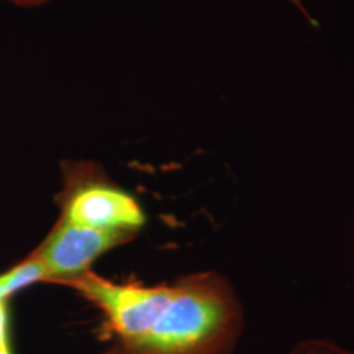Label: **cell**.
<instances>
[{
	"label": "cell",
	"instance_id": "obj_1",
	"mask_svg": "<svg viewBox=\"0 0 354 354\" xmlns=\"http://www.w3.org/2000/svg\"><path fill=\"white\" fill-rule=\"evenodd\" d=\"M63 286L100 310L102 354H234L245 328L240 295L216 271L143 286L91 269Z\"/></svg>",
	"mask_w": 354,
	"mask_h": 354
},
{
	"label": "cell",
	"instance_id": "obj_2",
	"mask_svg": "<svg viewBox=\"0 0 354 354\" xmlns=\"http://www.w3.org/2000/svg\"><path fill=\"white\" fill-rule=\"evenodd\" d=\"M61 216L74 225L136 234L145 227L146 215L131 194L105 179L94 166L68 171L61 194Z\"/></svg>",
	"mask_w": 354,
	"mask_h": 354
},
{
	"label": "cell",
	"instance_id": "obj_3",
	"mask_svg": "<svg viewBox=\"0 0 354 354\" xmlns=\"http://www.w3.org/2000/svg\"><path fill=\"white\" fill-rule=\"evenodd\" d=\"M136 234L87 228L59 218L33 254L41 263L44 282L63 286L91 271L92 264L113 248L127 245Z\"/></svg>",
	"mask_w": 354,
	"mask_h": 354
},
{
	"label": "cell",
	"instance_id": "obj_4",
	"mask_svg": "<svg viewBox=\"0 0 354 354\" xmlns=\"http://www.w3.org/2000/svg\"><path fill=\"white\" fill-rule=\"evenodd\" d=\"M287 354H354L343 344L325 338H308L295 343Z\"/></svg>",
	"mask_w": 354,
	"mask_h": 354
},
{
	"label": "cell",
	"instance_id": "obj_5",
	"mask_svg": "<svg viewBox=\"0 0 354 354\" xmlns=\"http://www.w3.org/2000/svg\"><path fill=\"white\" fill-rule=\"evenodd\" d=\"M0 354H12L10 342H8L7 300H0Z\"/></svg>",
	"mask_w": 354,
	"mask_h": 354
},
{
	"label": "cell",
	"instance_id": "obj_6",
	"mask_svg": "<svg viewBox=\"0 0 354 354\" xmlns=\"http://www.w3.org/2000/svg\"><path fill=\"white\" fill-rule=\"evenodd\" d=\"M10 2L17 3V6H21V7H37V6H41V3L46 2V0H10Z\"/></svg>",
	"mask_w": 354,
	"mask_h": 354
},
{
	"label": "cell",
	"instance_id": "obj_7",
	"mask_svg": "<svg viewBox=\"0 0 354 354\" xmlns=\"http://www.w3.org/2000/svg\"><path fill=\"white\" fill-rule=\"evenodd\" d=\"M289 2H292V3H295V6H297L300 10H302L305 15H307V12H305V8H304V3H302V0H289Z\"/></svg>",
	"mask_w": 354,
	"mask_h": 354
}]
</instances>
